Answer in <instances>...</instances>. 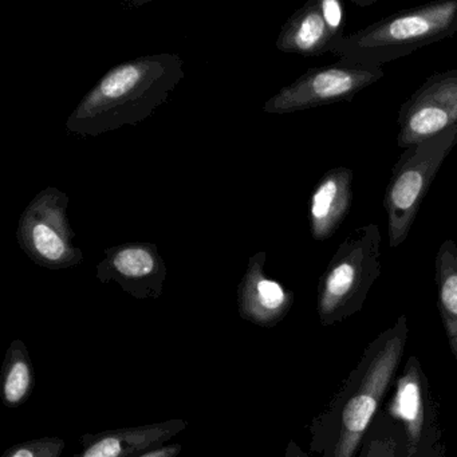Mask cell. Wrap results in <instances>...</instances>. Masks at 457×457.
Returning <instances> with one entry per match:
<instances>
[{
  "mask_svg": "<svg viewBox=\"0 0 457 457\" xmlns=\"http://www.w3.org/2000/svg\"><path fill=\"white\" fill-rule=\"evenodd\" d=\"M408 320L400 315L366 347L325 411L310 425V449L320 457H354L395 384L408 341Z\"/></svg>",
  "mask_w": 457,
  "mask_h": 457,
  "instance_id": "cell-1",
  "label": "cell"
},
{
  "mask_svg": "<svg viewBox=\"0 0 457 457\" xmlns=\"http://www.w3.org/2000/svg\"><path fill=\"white\" fill-rule=\"evenodd\" d=\"M184 79V62L176 54H154L112 69L82 98L66 121L77 136L97 137L127 125L145 121Z\"/></svg>",
  "mask_w": 457,
  "mask_h": 457,
  "instance_id": "cell-2",
  "label": "cell"
},
{
  "mask_svg": "<svg viewBox=\"0 0 457 457\" xmlns=\"http://www.w3.org/2000/svg\"><path fill=\"white\" fill-rule=\"evenodd\" d=\"M457 34V0H436L401 10L339 39L328 54L341 62L382 68Z\"/></svg>",
  "mask_w": 457,
  "mask_h": 457,
  "instance_id": "cell-3",
  "label": "cell"
},
{
  "mask_svg": "<svg viewBox=\"0 0 457 457\" xmlns=\"http://www.w3.org/2000/svg\"><path fill=\"white\" fill-rule=\"evenodd\" d=\"M381 243L376 224L357 227L342 240L318 283L320 325H336L362 309L381 275Z\"/></svg>",
  "mask_w": 457,
  "mask_h": 457,
  "instance_id": "cell-4",
  "label": "cell"
},
{
  "mask_svg": "<svg viewBox=\"0 0 457 457\" xmlns=\"http://www.w3.org/2000/svg\"><path fill=\"white\" fill-rule=\"evenodd\" d=\"M456 145L457 125L429 140L403 149L393 167L382 202L387 215L390 247H400L409 237L433 180Z\"/></svg>",
  "mask_w": 457,
  "mask_h": 457,
  "instance_id": "cell-5",
  "label": "cell"
},
{
  "mask_svg": "<svg viewBox=\"0 0 457 457\" xmlns=\"http://www.w3.org/2000/svg\"><path fill=\"white\" fill-rule=\"evenodd\" d=\"M386 411L397 425L398 457H445L437 400L414 355L395 377Z\"/></svg>",
  "mask_w": 457,
  "mask_h": 457,
  "instance_id": "cell-6",
  "label": "cell"
},
{
  "mask_svg": "<svg viewBox=\"0 0 457 457\" xmlns=\"http://www.w3.org/2000/svg\"><path fill=\"white\" fill-rule=\"evenodd\" d=\"M69 199L57 188L42 191L22 213L18 227L21 247L38 266L68 269L84 261L69 226Z\"/></svg>",
  "mask_w": 457,
  "mask_h": 457,
  "instance_id": "cell-7",
  "label": "cell"
},
{
  "mask_svg": "<svg viewBox=\"0 0 457 457\" xmlns=\"http://www.w3.org/2000/svg\"><path fill=\"white\" fill-rule=\"evenodd\" d=\"M385 76L382 68L341 62L312 68L264 104L266 113L286 114L354 100Z\"/></svg>",
  "mask_w": 457,
  "mask_h": 457,
  "instance_id": "cell-8",
  "label": "cell"
},
{
  "mask_svg": "<svg viewBox=\"0 0 457 457\" xmlns=\"http://www.w3.org/2000/svg\"><path fill=\"white\" fill-rule=\"evenodd\" d=\"M397 145L401 149L429 140L457 125V71H440L400 106Z\"/></svg>",
  "mask_w": 457,
  "mask_h": 457,
  "instance_id": "cell-9",
  "label": "cell"
},
{
  "mask_svg": "<svg viewBox=\"0 0 457 457\" xmlns=\"http://www.w3.org/2000/svg\"><path fill=\"white\" fill-rule=\"evenodd\" d=\"M344 37V4L339 0H310L283 25L277 47L290 54L320 57Z\"/></svg>",
  "mask_w": 457,
  "mask_h": 457,
  "instance_id": "cell-10",
  "label": "cell"
},
{
  "mask_svg": "<svg viewBox=\"0 0 457 457\" xmlns=\"http://www.w3.org/2000/svg\"><path fill=\"white\" fill-rule=\"evenodd\" d=\"M167 267L154 245H125L106 251L98 264L100 282H116L136 299H157L162 294Z\"/></svg>",
  "mask_w": 457,
  "mask_h": 457,
  "instance_id": "cell-11",
  "label": "cell"
},
{
  "mask_svg": "<svg viewBox=\"0 0 457 457\" xmlns=\"http://www.w3.org/2000/svg\"><path fill=\"white\" fill-rule=\"evenodd\" d=\"M264 253L250 259L237 288V309L243 320L262 328H274L293 307L294 293L264 275Z\"/></svg>",
  "mask_w": 457,
  "mask_h": 457,
  "instance_id": "cell-12",
  "label": "cell"
},
{
  "mask_svg": "<svg viewBox=\"0 0 457 457\" xmlns=\"http://www.w3.org/2000/svg\"><path fill=\"white\" fill-rule=\"evenodd\" d=\"M188 427L184 420H170L141 427L121 428L82 436V449L73 457H136L164 445Z\"/></svg>",
  "mask_w": 457,
  "mask_h": 457,
  "instance_id": "cell-13",
  "label": "cell"
},
{
  "mask_svg": "<svg viewBox=\"0 0 457 457\" xmlns=\"http://www.w3.org/2000/svg\"><path fill=\"white\" fill-rule=\"evenodd\" d=\"M354 173L345 167L328 170L312 191L309 203V223L312 239H330L352 208Z\"/></svg>",
  "mask_w": 457,
  "mask_h": 457,
  "instance_id": "cell-14",
  "label": "cell"
},
{
  "mask_svg": "<svg viewBox=\"0 0 457 457\" xmlns=\"http://www.w3.org/2000/svg\"><path fill=\"white\" fill-rule=\"evenodd\" d=\"M437 309L449 349L457 363V243L444 240L435 259Z\"/></svg>",
  "mask_w": 457,
  "mask_h": 457,
  "instance_id": "cell-15",
  "label": "cell"
},
{
  "mask_svg": "<svg viewBox=\"0 0 457 457\" xmlns=\"http://www.w3.org/2000/svg\"><path fill=\"white\" fill-rule=\"evenodd\" d=\"M36 387V374L25 342L14 339L2 366V400L7 408H18L30 398Z\"/></svg>",
  "mask_w": 457,
  "mask_h": 457,
  "instance_id": "cell-16",
  "label": "cell"
},
{
  "mask_svg": "<svg viewBox=\"0 0 457 457\" xmlns=\"http://www.w3.org/2000/svg\"><path fill=\"white\" fill-rule=\"evenodd\" d=\"M395 438V422L387 413L386 409H381L369 428L361 444L358 457H387Z\"/></svg>",
  "mask_w": 457,
  "mask_h": 457,
  "instance_id": "cell-17",
  "label": "cell"
},
{
  "mask_svg": "<svg viewBox=\"0 0 457 457\" xmlns=\"http://www.w3.org/2000/svg\"><path fill=\"white\" fill-rule=\"evenodd\" d=\"M65 446L66 443L62 438L47 436L17 444L7 449L4 457H61Z\"/></svg>",
  "mask_w": 457,
  "mask_h": 457,
  "instance_id": "cell-18",
  "label": "cell"
},
{
  "mask_svg": "<svg viewBox=\"0 0 457 457\" xmlns=\"http://www.w3.org/2000/svg\"><path fill=\"white\" fill-rule=\"evenodd\" d=\"M181 444H170V445H162L159 448L152 449L145 453L138 454L136 457H178L180 454Z\"/></svg>",
  "mask_w": 457,
  "mask_h": 457,
  "instance_id": "cell-19",
  "label": "cell"
},
{
  "mask_svg": "<svg viewBox=\"0 0 457 457\" xmlns=\"http://www.w3.org/2000/svg\"><path fill=\"white\" fill-rule=\"evenodd\" d=\"M285 457H309L303 451H302L301 446L295 443V441H290L288 443L287 448H286Z\"/></svg>",
  "mask_w": 457,
  "mask_h": 457,
  "instance_id": "cell-20",
  "label": "cell"
},
{
  "mask_svg": "<svg viewBox=\"0 0 457 457\" xmlns=\"http://www.w3.org/2000/svg\"><path fill=\"white\" fill-rule=\"evenodd\" d=\"M387 457H398L397 456V425H395V443H393L392 448H390L389 456H387Z\"/></svg>",
  "mask_w": 457,
  "mask_h": 457,
  "instance_id": "cell-21",
  "label": "cell"
}]
</instances>
